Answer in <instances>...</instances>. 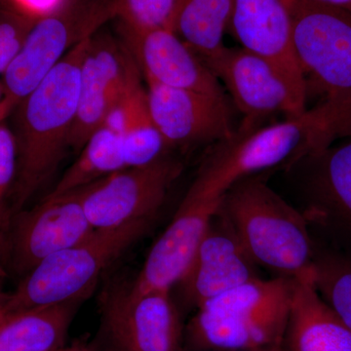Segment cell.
I'll use <instances>...</instances> for the list:
<instances>
[{
  "label": "cell",
  "instance_id": "1",
  "mask_svg": "<svg viewBox=\"0 0 351 351\" xmlns=\"http://www.w3.org/2000/svg\"><path fill=\"white\" fill-rule=\"evenodd\" d=\"M350 136L351 114L329 101L270 125L239 127L208 152L184 197L219 204L240 180L281 166L295 167Z\"/></svg>",
  "mask_w": 351,
  "mask_h": 351
},
{
  "label": "cell",
  "instance_id": "2",
  "mask_svg": "<svg viewBox=\"0 0 351 351\" xmlns=\"http://www.w3.org/2000/svg\"><path fill=\"white\" fill-rule=\"evenodd\" d=\"M90 38L69 51L6 120L17 151V172L10 197L12 219L49 181L69 149L82 61Z\"/></svg>",
  "mask_w": 351,
  "mask_h": 351
},
{
  "label": "cell",
  "instance_id": "3",
  "mask_svg": "<svg viewBox=\"0 0 351 351\" xmlns=\"http://www.w3.org/2000/svg\"><path fill=\"white\" fill-rule=\"evenodd\" d=\"M218 211L258 267L287 279L313 274L315 254L306 216L261 176L235 182L219 200Z\"/></svg>",
  "mask_w": 351,
  "mask_h": 351
},
{
  "label": "cell",
  "instance_id": "4",
  "mask_svg": "<svg viewBox=\"0 0 351 351\" xmlns=\"http://www.w3.org/2000/svg\"><path fill=\"white\" fill-rule=\"evenodd\" d=\"M292 282L258 278L205 302L184 330L189 350L282 348Z\"/></svg>",
  "mask_w": 351,
  "mask_h": 351
},
{
  "label": "cell",
  "instance_id": "5",
  "mask_svg": "<svg viewBox=\"0 0 351 351\" xmlns=\"http://www.w3.org/2000/svg\"><path fill=\"white\" fill-rule=\"evenodd\" d=\"M152 223L96 230L80 243L45 258L8 294L4 313L80 302L93 290L101 274L145 237Z\"/></svg>",
  "mask_w": 351,
  "mask_h": 351
},
{
  "label": "cell",
  "instance_id": "6",
  "mask_svg": "<svg viewBox=\"0 0 351 351\" xmlns=\"http://www.w3.org/2000/svg\"><path fill=\"white\" fill-rule=\"evenodd\" d=\"M117 18L114 0H63L39 17L3 73L0 122L43 82L77 44Z\"/></svg>",
  "mask_w": 351,
  "mask_h": 351
},
{
  "label": "cell",
  "instance_id": "7",
  "mask_svg": "<svg viewBox=\"0 0 351 351\" xmlns=\"http://www.w3.org/2000/svg\"><path fill=\"white\" fill-rule=\"evenodd\" d=\"M294 47L306 80L351 113V13L295 0Z\"/></svg>",
  "mask_w": 351,
  "mask_h": 351
},
{
  "label": "cell",
  "instance_id": "8",
  "mask_svg": "<svg viewBox=\"0 0 351 351\" xmlns=\"http://www.w3.org/2000/svg\"><path fill=\"white\" fill-rule=\"evenodd\" d=\"M182 172V164L165 156L88 184L82 188V206L88 221L94 230L154 221Z\"/></svg>",
  "mask_w": 351,
  "mask_h": 351
},
{
  "label": "cell",
  "instance_id": "9",
  "mask_svg": "<svg viewBox=\"0 0 351 351\" xmlns=\"http://www.w3.org/2000/svg\"><path fill=\"white\" fill-rule=\"evenodd\" d=\"M202 62L225 84L244 115L240 127L254 128L272 115L284 114L287 119L307 110L306 90L291 82L276 64L250 51L223 46Z\"/></svg>",
  "mask_w": 351,
  "mask_h": 351
},
{
  "label": "cell",
  "instance_id": "10",
  "mask_svg": "<svg viewBox=\"0 0 351 351\" xmlns=\"http://www.w3.org/2000/svg\"><path fill=\"white\" fill-rule=\"evenodd\" d=\"M82 202V189L44 197L15 215L4 235L6 262L24 277L39 263L87 239L95 232Z\"/></svg>",
  "mask_w": 351,
  "mask_h": 351
},
{
  "label": "cell",
  "instance_id": "11",
  "mask_svg": "<svg viewBox=\"0 0 351 351\" xmlns=\"http://www.w3.org/2000/svg\"><path fill=\"white\" fill-rule=\"evenodd\" d=\"M101 313L114 351H184V329L170 291L117 286L104 295Z\"/></svg>",
  "mask_w": 351,
  "mask_h": 351
},
{
  "label": "cell",
  "instance_id": "12",
  "mask_svg": "<svg viewBox=\"0 0 351 351\" xmlns=\"http://www.w3.org/2000/svg\"><path fill=\"white\" fill-rule=\"evenodd\" d=\"M137 64L124 47L106 32L89 39L83 58L77 110L69 149L80 152L88 138L107 123L119 107Z\"/></svg>",
  "mask_w": 351,
  "mask_h": 351
},
{
  "label": "cell",
  "instance_id": "13",
  "mask_svg": "<svg viewBox=\"0 0 351 351\" xmlns=\"http://www.w3.org/2000/svg\"><path fill=\"white\" fill-rule=\"evenodd\" d=\"M120 41L145 80L226 99L218 78L167 27H138L119 20Z\"/></svg>",
  "mask_w": 351,
  "mask_h": 351
},
{
  "label": "cell",
  "instance_id": "14",
  "mask_svg": "<svg viewBox=\"0 0 351 351\" xmlns=\"http://www.w3.org/2000/svg\"><path fill=\"white\" fill-rule=\"evenodd\" d=\"M145 82L152 119L169 149L215 145L234 133L226 99Z\"/></svg>",
  "mask_w": 351,
  "mask_h": 351
},
{
  "label": "cell",
  "instance_id": "15",
  "mask_svg": "<svg viewBox=\"0 0 351 351\" xmlns=\"http://www.w3.org/2000/svg\"><path fill=\"white\" fill-rule=\"evenodd\" d=\"M258 269L217 209L193 262L177 285L184 302L197 308L230 289L262 278Z\"/></svg>",
  "mask_w": 351,
  "mask_h": 351
},
{
  "label": "cell",
  "instance_id": "16",
  "mask_svg": "<svg viewBox=\"0 0 351 351\" xmlns=\"http://www.w3.org/2000/svg\"><path fill=\"white\" fill-rule=\"evenodd\" d=\"M295 0H233L228 29L244 49L265 58L301 89L307 82L294 47Z\"/></svg>",
  "mask_w": 351,
  "mask_h": 351
},
{
  "label": "cell",
  "instance_id": "17",
  "mask_svg": "<svg viewBox=\"0 0 351 351\" xmlns=\"http://www.w3.org/2000/svg\"><path fill=\"white\" fill-rule=\"evenodd\" d=\"M218 205L184 198L169 225L152 245L133 288L171 291L177 285L193 262Z\"/></svg>",
  "mask_w": 351,
  "mask_h": 351
},
{
  "label": "cell",
  "instance_id": "18",
  "mask_svg": "<svg viewBox=\"0 0 351 351\" xmlns=\"http://www.w3.org/2000/svg\"><path fill=\"white\" fill-rule=\"evenodd\" d=\"M283 351H351V331L321 297L313 274L293 279Z\"/></svg>",
  "mask_w": 351,
  "mask_h": 351
},
{
  "label": "cell",
  "instance_id": "19",
  "mask_svg": "<svg viewBox=\"0 0 351 351\" xmlns=\"http://www.w3.org/2000/svg\"><path fill=\"white\" fill-rule=\"evenodd\" d=\"M348 138L300 163L307 168V221L315 219L351 235V136Z\"/></svg>",
  "mask_w": 351,
  "mask_h": 351
},
{
  "label": "cell",
  "instance_id": "20",
  "mask_svg": "<svg viewBox=\"0 0 351 351\" xmlns=\"http://www.w3.org/2000/svg\"><path fill=\"white\" fill-rule=\"evenodd\" d=\"M78 302L2 314L0 351H54L62 348Z\"/></svg>",
  "mask_w": 351,
  "mask_h": 351
},
{
  "label": "cell",
  "instance_id": "21",
  "mask_svg": "<svg viewBox=\"0 0 351 351\" xmlns=\"http://www.w3.org/2000/svg\"><path fill=\"white\" fill-rule=\"evenodd\" d=\"M140 75L138 68L132 75L117 108L129 168L154 162L168 156L170 149L152 119L147 89L141 83Z\"/></svg>",
  "mask_w": 351,
  "mask_h": 351
},
{
  "label": "cell",
  "instance_id": "22",
  "mask_svg": "<svg viewBox=\"0 0 351 351\" xmlns=\"http://www.w3.org/2000/svg\"><path fill=\"white\" fill-rule=\"evenodd\" d=\"M232 5L233 0H176L169 29L201 60L206 59L225 46Z\"/></svg>",
  "mask_w": 351,
  "mask_h": 351
},
{
  "label": "cell",
  "instance_id": "23",
  "mask_svg": "<svg viewBox=\"0 0 351 351\" xmlns=\"http://www.w3.org/2000/svg\"><path fill=\"white\" fill-rule=\"evenodd\" d=\"M129 168L119 127L110 120L91 136L80 156L45 197H55Z\"/></svg>",
  "mask_w": 351,
  "mask_h": 351
},
{
  "label": "cell",
  "instance_id": "24",
  "mask_svg": "<svg viewBox=\"0 0 351 351\" xmlns=\"http://www.w3.org/2000/svg\"><path fill=\"white\" fill-rule=\"evenodd\" d=\"M313 282L321 297L351 331V261L314 257Z\"/></svg>",
  "mask_w": 351,
  "mask_h": 351
},
{
  "label": "cell",
  "instance_id": "25",
  "mask_svg": "<svg viewBox=\"0 0 351 351\" xmlns=\"http://www.w3.org/2000/svg\"><path fill=\"white\" fill-rule=\"evenodd\" d=\"M38 18L9 4H0V73L3 75L18 54Z\"/></svg>",
  "mask_w": 351,
  "mask_h": 351
},
{
  "label": "cell",
  "instance_id": "26",
  "mask_svg": "<svg viewBox=\"0 0 351 351\" xmlns=\"http://www.w3.org/2000/svg\"><path fill=\"white\" fill-rule=\"evenodd\" d=\"M17 172L15 138L7 121L0 122V235L10 228V197Z\"/></svg>",
  "mask_w": 351,
  "mask_h": 351
},
{
  "label": "cell",
  "instance_id": "27",
  "mask_svg": "<svg viewBox=\"0 0 351 351\" xmlns=\"http://www.w3.org/2000/svg\"><path fill=\"white\" fill-rule=\"evenodd\" d=\"M117 19L138 27H167L176 0H114Z\"/></svg>",
  "mask_w": 351,
  "mask_h": 351
},
{
  "label": "cell",
  "instance_id": "28",
  "mask_svg": "<svg viewBox=\"0 0 351 351\" xmlns=\"http://www.w3.org/2000/svg\"><path fill=\"white\" fill-rule=\"evenodd\" d=\"M63 0H5L14 8L39 18L56 8Z\"/></svg>",
  "mask_w": 351,
  "mask_h": 351
},
{
  "label": "cell",
  "instance_id": "29",
  "mask_svg": "<svg viewBox=\"0 0 351 351\" xmlns=\"http://www.w3.org/2000/svg\"><path fill=\"white\" fill-rule=\"evenodd\" d=\"M6 256L5 249H4V237L0 235V313L3 311L4 306L8 299V294L4 292V280H5L6 271Z\"/></svg>",
  "mask_w": 351,
  "mask_h": 351
},
{
  "label": "cell",
  "instance_id": "30",
  "mask_svg": "<svg viewBox=\"0 0 351 351\" xmlns=\"http://www.w3.org/2000/svg\"><path fill=\"white\" fill-rule=\"evenodd\" d=\"M314 3L323 4V5L334 7L351 13V0H307Z\"/></svg>",
  "mask_w": 351,
  "mask_h": 351
},
{
  "label": "cell",
  "instance_id": "31",
  "mask_svg": "<svg viewBox=\"0 0 351 351\" xmlns=\"http://www.w3.org/2000/svg\"><path fill=\"white\" fill-rule=\"evenodd\" d=\"M54 351H92L89 348H85V346L75 345L71 346H62V348H58Z\"/></svg>",
  "mask_w": 351,
  "mask_h": 351
},
{
  "label": "cell",
  "instance_id": "32",
  "mask_svg": "<svg viewBox=\"0 0 351 351\" xmlns=\"http://www.w3.org/2000/svg\"><path fill=\"white\" fill-rule=\"evenodd\" d=\"M270 350V348H269ZM267 350H189V351H267Z\"/></svg>",
  "mask_w": 351,
  "mask_h": 351
},
{
  "label": "cell",
  "instance_id": "33",
  "mask_svg": "<svg viewBox=\"0 0 351 351\" xmlns=\"http://www.w3.org/2000/svg\"><path fill=\"white\" fill-rule=\"evenodd\" d=\"M2 96H3V88H2V82H0V101H1Z\"/></svg>",
  "mask_w": 351,
  "mask_h": 351
},
{
  "label": "cell",
  "instance_id": "34",
  "mask_svg": "<svg viewBox=\"0 0 351 351\" xmlns=\"http://www.w3.org/2000/svg\"><path fill=\"white\" fill-rule=\"evenodd\" d=\"M267 351H283L282 348H270V350H267Z\"/></svg>",
  "mask_w": 351,
  "mask_h": 351
},
{
  "label": "cell",
  "instance_id": "35",
  "mask_svg": "<svg viewBox=\"0 0 351 351\" xmlns=\"http://www.w3.org/2000/svg\"><path fill=\"white\" fill-rule=\"evenodd\" d=\"M3 313H3V311H2V313H0V317H1V315H2V314H3Z\"/></svg>",
  "mask_w": 351,
  "mask_h": 351
},
{
  "label": "cell",
  "instance_id": "36",
  "mask_svg": "<svg viewBox=\"0 0 351 351\" xmlns=\"http://www.w3.org/2000/svg\"><path fill=\"white\" fill-rule=\"evenodd\" d=\"M113 351H114V350H113Z\"/></svg>",
  "mask_w": 351,
  "mask_h": 351
}]
</instances>
